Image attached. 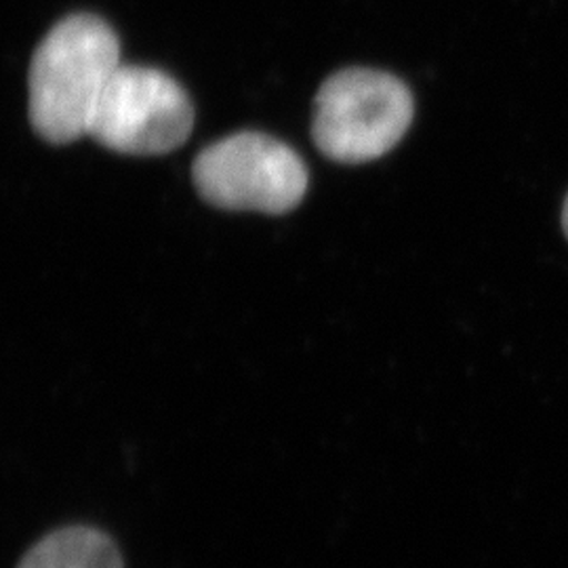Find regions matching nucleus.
<instances>
[{
	"label": "nucleus",
	"mask_w": 568,
	"mask_h": 568,
	"mask_svg": "<svg viewBox=\"0 0 568 568\" xmlns=\"http://www.w3.org/2000/svg\"><path fill=\"white\" fill-rule=\"evenodd\" d=\"M116 32L95 16H70L42 39L30 63V121L49 143L89 135L95 110L121 68Z\"/></svg>",
	"instance_id": "f257e3e1"
},
{
	"label": "nucleus",
	"mask_w": 568,
	"mask_h": 568,
	"mask_svg": "<svg viewBox=\"0 0 568 568\" xmlns=\"http://www.w3.org/2000/svg\"><path fill=\"white\" fill-rule=\"evenodd\" d=\"M413 122V95L405 82L382 70L349 68L321 87L312 135L335 163L382 159L405 138Z\"/></svg>",
	"instance_id": "f03ea898"
},
{
	"label": "nucleus",
	"mask_w": 568,
	"mask_h": 568,
	"mask_svg": "<svg viewBox=\"0 0 568 568\" xmlns=\"http://www.w3.org/2000/svg\"><path fill=\"white\" fill-rule=\"evenodd\" d=\"M562 224H565V232H567L568 236V199L567 203H565V213H562Z\"/></svg>",
	"instance_id": "423d86ee"
},
{
	"label": "nucleus",
	"mask_w": 568,
	"mask_h": 568,
	"mask_svg": "<svg viewBox=\"0 0 568 568\" xmlns=\"http://www.w3.org/2000/svg\"><path fill=\"white\" fill-rule=\"evenodd\" d=\"M18 568H124L121 551L102 530L70 527L47 535Z\"/></svg>",
	"instance_id": "39448f33"
},
{
	"label": "nucleus",
	"mask_w": 568,
	"mask_h": 568,
	"mask_svg": "<svg viewBox=\"0 0 568 568\" xmlns=\"http://www.w3.org/2000/svg\"><path fill=\"white\" fill-rule=\"evenodd\" d=\"M192 180L204 201L225 211L284 215L304 201L302 156L264 133H236L199 154Z\"/></svg>",
	"instance_id": "7ed1b4c3"
},
{
	"label": "nucleus",
	"mask_w": 568,
	"mask_h": 568,
	"mask_svg": "<svg viewBox=\"0 0 568 568\" xmlns=\"http://www.w3.org/2000/svg\"><path fill=\"white\" fill-rule=\"evenodd\" d=\"M194 126L187 93L169 74L143 65L116 70L103 93L89 138L129 156H161L178 150Z\"/></svg>",
	"instance_id": "20e7f679"
}]
</instances>
